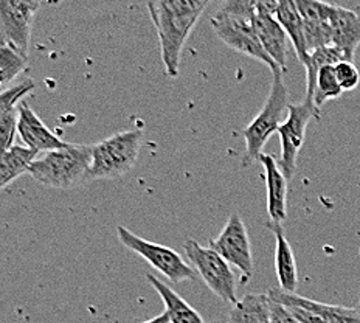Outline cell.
I'll return each mask as SVG.
<instances>
[{
	"mask_svg": "<svg viewBox=\"0 0 360 323\" xmlns=\"http://www.w3.org/2000/svg\"><path fill=\"white\" fill-rule=\"evenodd\" d=\"M208 4V0H154L146 4L168 77H179L184 45Z\"/></svg>",
	"mask_w": 360,
	"mask_h": 323,
	"instance_id": "cell-1",
	"label": "cell"
},
{
	"mask_svg": "<svg viewBox=\"0 0 360 323\" xmlns=\"http://www.w3.org/2000/svg\"><path fill=\"white\" fill-rule=\"evenodd\" d=\"M255 14H257L255 0H227L212 18V27L216 36L230 49L266 64L274 75L283 73L262 49L255 33Z\"/></svg>",
	"mask_w": 360,
	"mask_h": 323,
	"instance_id": "cell-2",
	"label": "cell"
},
{
	"mask_svg": "<svg viewBox=\"0 0 360 323\" xmlns=\"http://www.w3.org/2000/svg\"><path fill=\"white\" fill-rule=\"evenodd\" d=\"M92 146L65 144V146L37 157L28 175L51 189H73L90 182Z\"/></svg>",
	"mask_w": 360,
	"mask_h": 323,
	"instance_id": "cell-3",
	"label": "cell"
},
{
	"mask_svg": "<svg viewBox=\"0 0 360 323\" xmlns=\"http://www.w3.org/2000/svg\"><path fill=\"white\" fill-rule=\"evenodd\" d=\"M288 112L289 90L283 80V73H276L274 75L272 87H270L264 106L259 110V114L247 125L245 129L241 131V135L245 140L243 167H249V165L259 160L262 148L275 132H278L280 126L288 118Z\"/></svg>",
	"mask_w": 360,
	"mask_h": 323,
	"instance_id": "cell-4",
	"label": "cell"
},
{
	"mask_svg": "<svg viewBox=\"0 0 360 323\" xmlns=\"http://www.w3.org/2000/svg\"><path fill=\"white\" fill-rule=\"evenodd\" d=\"M143 141L139 129L123 131L92 146V167L90 180L120 179L132 168Z\"/></svg>",
	"mask_w": 360,
	"mask_h": 323,
	"instance_id": "cell-5",
	"label": "cell"
},
{
	"mask_svg": "<svg viewBox=\"0 0 360 323\" xmlns=\"http://www.w3.org/2000/svg\"><path fill=\"white\" fill-rule=\"evenodd\" d=\"M186 258L194 266V270L205 281L208 289L225 303H238L236 277L230 265L212 247L200 246L194 239L184 243Z\"/></svg>",
	"mask_w": 360,
	"mask_h": 323,
	"instance_id": "cell-6",
	"label": "cell"
},
{
	"mask_svg": "<svg viewBox=\"0 0 360 323\" xmlns=\"http://www.w3.org/2000/svg\"><path fill=\"white\" fill-rule=\"evenodd\" d=\"M117 235L120 243L146 260L155 270H159L163 277H167L171 283L177 284L182 281L196 280V270L190 266V262H186L182 258V255L171 249V247L155 244L140 238L132 234L129 229H126L124 225H118Z\"/></svg>",
	"mask_w": 360,
	"mask_h": 323,
	"instance_id": "cell-7",
	"label": "cell"
},
{
	"mask_svg": "<svg viewBox=\"0 0 360 323\" xmlns=\"http://www.w3.org/2000/svg\"><path fill=\"white\" fill-rule=\"evenodd\" d=\"M214 252L229 262V265L238 267L244 277V283L252 279L253 275V252L249 232L241 215L233 212L225 222L221 234L216 239L210 241V246Z\"/></svg>",
	"mask_w": 360,
	"mask_h": 323,
	"instance_id": "cell-8",
	"label": "cell"
},
{
	"mask_svg": "<svg viewBox=\"0 0 360 323\" xmlns=\"http://www.w3.org/2000/svg\"><path fill=\"white\" fill-rule=\"evenodd\" d=\"M319 117L320 110L311 106V104H307L306 101L298 104H289L288 118L284 120L278 129L281 140V157L278 163L288 180L295 172L297 157L304 144L307 125H309L312 118Z\"/></svg>",
	"mask_w": 360,
	"mask_h": 323,
	"instance_id": "cell-9",
	"label": "cell"
},
{
	"mask_svg": "<svg viewBox=\"0 0 360 323\" xmlns=\"http://www.w3.org/2000/svg\"><path fill=\"white\" fill-rule=\"evenodd\" d=\"M39 4L33 0H0V42L28 56L32 25Z\"/></svg>",
	"mask_w": 360,
	"mask_h": 323,
	"instance_id": "cell-10",
	"label": "cell"
},
{
	"mask_svg": "<svg viewBox=\"0 0 360 323\" xmlns=\"http://www.w3.org/2000/svg\"><path fill=\"white\" fill-rule=\"evenodd\" d=\"M278 4L280 2H257L253 27L262 49L284 73L288 72V34L276 19Z\"/></svg>",
	"mask_w": 360,
	"mask_h": 323,
	"instance_id": "cell-11",
	"label": "cell"
},
{
	"mask_svg": "<svg viewBox=\"0 0 360 323\" xmlns=\"http://www.w3.org/2000/svg\"><path fill=\"white\" fill-rule=\"evenodd\" d=\"M297 8L300 11V16L303 19L304 36L309 55L317 49L329 47L333 44V4L315 2V0H298Z\"/></svg>",
	"mask_w": 360,
	"mask_h": 323,
	"instance_id": "cell-12",
	"label": "cell"
},
{
	"mask_svg": "<svg viewBox=\"0 0 360 323\" xmlns=\"http://www.w3.org/2000/svg\"><path fill=\"white\" fill-rule=\"evenodd\" d=\"M18 110V135L27 148L33 149L36 153H50L65 146V141H63L58 135L51 132L25 101L19 104Z\"/></svg>",
	"mask_w": 360,
	"mask_h": 323,
	"instance_id": "cell-13",
	"label": "cell"
},
{
	"mask_svg": "<svg viewBox=\"0 0 360 323\" xmlns=\"http://www.w3.org/2000/svg\"><path fill=\"white\" fill-rule=\"evenodd\" d=\"M258 162L264 168L270 221L281 224L288 220V177L284 176L278 160H275L274 156L261 154Z\"/></svg>",
	"mask_w": 360,
	"mask_h": 323,
	"instance_id": "cell-14",
	"label": "cell"
},
{
	"mask_svg": "<svg viewBox=\"0 0 360 323\" xmlns=\"http://www.w3.org/2000/svg\"><path fill=\"white\" fill-rule=\"evenodd\" d=\"M331 32L333 47L340 51L345 61H352L360 45V14L340 5H333Z\"/></svg>",
	"mask_w": 360,
	"mask_h": 323,
	"instance_id": "cell-15",
	"label": "cell"
},
{
	"mask_svg": "<svg viewBox=\"0 0 360 323\" xmlns=\"http://www.w3.org/2000/svg\"><path fill=\"white\" fill-rule=\"evenodd\" d=\"M266 227L275 236V267L280 289L288 292V294H295L298 288V267L294 251H292L290 243L284 234L283 224L269 221Z\"/></svg>",
	"mask_w": 360,
	"mask_h": 323,
	"instance_id": "cell-16",
	"label": "cell"
},
{
	"mask_svg": "<svg viewBox=\"0 0 360 323\" xmlns=\"http://www.w3.org/2000/svg\"><path fill=\"white\" fill-rule=\"evenodd\" d=\"M146 279L162 298L165 314L169 317V323H205L204 317L188 302H185V298L180 297L174 289H171L167 283L157 279L153 274H149Z\"/></svg>",
	"mask_w": 360,
	"mask_h": 323,
	"instance_id": "cell-17",
	"label": "cell"
},
{
	"mask_svg": "<svg viewBox=\"0 0 360 323\" xmlns=\"http://www.w3.org/2000/svg\"><path fill=\"white\" fill-rule=\"evenodd\" d=\"M276 19H278L281 27L284 28V32H286L290 42L294 44L298 61L302 63L306 69L307 64L311 61V55L309 50H307L304 25L297 8V2H292V0H283V2H280L278 10H276Z\"/></svg>",
	"mask_w": 360,
	"mask_h": 323,
	"instance_id": "cell-18",
	"label": "cell"
},
{
	"mask_svg": "<svg viewBox=\"0 0 360 323\" xmlns=\"http://www.w3.org/2000/svg\"><path fill=\"white\" fill-rule=\"evenodd\" d=\"M270 305L267 294H245L231 308L225 323H270Z\"/></svg>",
	"mask_w": 360,
	"mask_h": 323,
	"instance_id": "cell-19",
	"label": "cell"
},
{
	"mask_svg": "<svg viewBox=\"0 0 360 323\" xmlns=\"http://www.w3.org/2000/svg\"><path fill=\"white\" fill-rule=\"evenodd\" d=\"M37 154L27 146H13L0 157V190L11 184L25 172H30L33 162L37 159Z\"/></svg>",
	"mask_w": 360,
	"mask_h": 323,
	"instance_id": "cell-20",
	"label": "cell"
},
{
	"mask_svg": "<svg viewBox=\"0 0 360 323\" xmlns=\"http://www.w3.org/2000/svg\"><path fill=\"white\" fill-rule=\"evenodd\" d=\"M28 67V56L22 55L16 49L0 42V86L8 89L11 82Z\"/></svg>",
	"mask_w": 360,
	"mask_h": 323,
	"instance_id": "cell-21",
	"label": "cell"
},
{
	"mask_svg": "<svg viewBox=\"0 0 360 323\" xmlns=\"http://www.w3.org/2000/svg\"><path fill=\"white\" fill-rule=\"evenodd\" d=\"M300 303L309 308V310L320 314L328 323H360V310L356 308H347L339 305L320 303L315 300L298 296Z\"/></svg>",
	"mask_w": 360,
	"mask_h": 323,
	"instance_id": "cell-22",
	"label": "cell"
},
{
	"mask_svg": "<svg viewBox=\"0 0 360 323\" xmlns=\"http://www.w3.org/2000/svg\"><path fill=\"white\" fill-rule=\"evenodd\" d=\"M343 94V90L337 80L334 65L321 67L317 75V84H315V94H314V104L315 108L320 110V108L328 100L339 99Z\"/></svg>",
	"mask_w": 360,
	"mask_h": 323,
	"instance_id": "cell-23",
	"label": "cell"
},
{
	"mask_svg": "<svg viewBox=\"0 0 360 323\" xmlns=\"http://www.w3.org/2000/svg\"><path fill=\"white\" fill-rule=\"evenodd\" d=\"M36 87L33 80H25L16 86H11L0 92V117L5 115L6 112L16 109L19 104L24 101L25 96L33 92Z\"/></svg>",
	"mask_w": 360,
	"mask_h": 323,
	"instance_id": "cell-24",
	"label": "cell"
},
{
	"mask_svg": "<svg viewBox=\"0 0 360 323\" xmlns=\"http://www.w3.org/2000/svg\"><path fill=\"white\" fill-rule=\"evenodd\" d=\"M18 123H19V110L18 108L5 115L0 117V157L14 146V139L18 134Z\"/></svg>",
	"mask_w": 360,
	"mask_h": 323,
	"instance_id": "cell-25",
	"label": "cell"
},
{
	"mask_svg": "<svg viewBox=\"0 0 360 323\" xmlns=\"http://www.w3.org/2000/svg\"><path fill=\"white\" fill-rule=\"evenodd\" d=\"M342 90H354L360 82V72L352 61H340L334 65Z\"/></svg>",
	"mask_w": 360,
	"mask_h": 323,
	"instance_id": "cell-26",
	"label": "cell"
},
{
	"mask_svg": "<svg viewBox=\"0 0 360 323\" xmlns=\"http://www.w3.org/2000/svg\"><path fill=\"white\" fill-rule=\"evenodd\" d=\"M270 323H300L286 306L270 300Z\"/></svg>",
	"mask_w": 360,
	"mask_h": 323,
	"instance_id": "cell-27",
	"label": "cell"
},
{
	"mask_svg": "<svg viewBox=\"0 0 360 323\" xmlns=\"http://www.w3.org/2000/svg\"><path fill=\"white\" fill-rule=\"evenodd\" d=\"M143 323H169V317L167 314H160V315H157V317H154V319H151V320H146V322H143Z\"/></svg>",
	"mask_w": 360,
	"mask_h": 323,
	"instance_id": "cell-28",
	"label": "cell"
},
{
	"mask_svg": "<svg viewBox=\"0 0 360 323\" xmlns=\"http://www.w3.org/2000/svg\"><path fill=\"white\" fill-rule=\"evenodd\" d=\"M357 308L360 310V292H359V302H357Z\"/></svg>",
	"mask_w": 360,
	"mask_h": 323,
	"instance_id": "cell-29",
	"label": "cell"
},
{
	"mask_svg": "<svg viewBox=\"0 0 360 323\" xmlns=\"http://www.w3.org/2000/svg\"><path fill=\"white\" fill-rule=\"evenodd\" d=\"M2 90H4V89H2V86H0V92H2Z\"/></svg>",
	"mask_w": 360,
	"mask_h": 323,
	"instance_id": "cell-30",
	"label": "cell"
}]
</instances>
